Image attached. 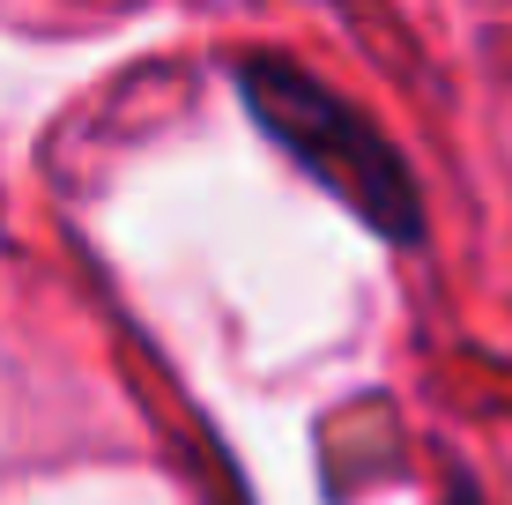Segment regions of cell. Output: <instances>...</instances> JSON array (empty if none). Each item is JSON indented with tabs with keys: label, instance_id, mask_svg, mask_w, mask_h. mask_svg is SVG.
Instances as JSON below:
<instances>
[{
	"label": "cell",
	"instance_id": "1",
	"mask_svg": "<svg viewBox=\"0 0 512 505\" xmlns=\"http://www.w3.org/2000/svg\"><path fill=\"white\" fill-rule=\"evenodd\" d=\"M238 97H245V112L260 119V134H268L305 179H320L342 208H357L379 238L409 246L423 231V201H416L409 164H401L394 142H386L357 104L334 97L327 82H312L305 67L275 60V52H253V60H238Z\"/></svg>",
	"mask_w": 512,
	"mask_h": 505
}]
</instances>
